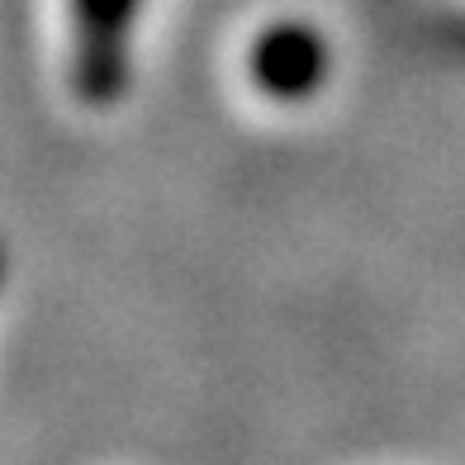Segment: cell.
Listing matches in <instances>:
<instances>
[{"label":"cell","mask_w":465,"mask_h":465,"mask_svg":"<svg viewBox=\"0 0 465 465\" xmlns=\"http://www.w3.org/2000/svg\"><path fill=\"white\" fill-rule=\"evenodd\" d=\"M332 76V44L309 19H271L247 44V81L271 104H309Z\"/></svg>","instance_id":"2"},{"label":"cell","mask_w":465,"mask_h":465,"mask_svg":"<svg viewBox=\"0 0 465 465\" xmlns=\"http://www.w3.org/2000/svg\"><path fill=\"white\" fill-rule=\"evenodd\" d=\"M143 0H67V81L91 110L119 104L134 76Z\"/></svg>","instance_id":"1"}]
</instances>
